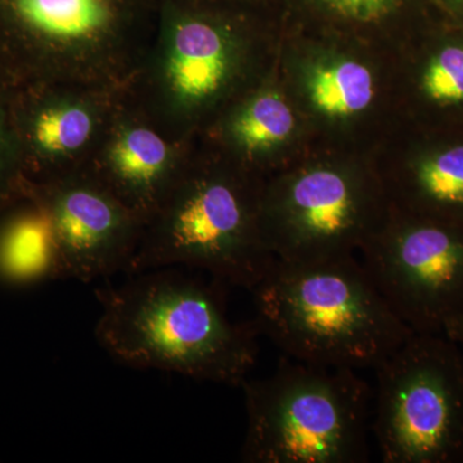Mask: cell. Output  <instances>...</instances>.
<instances>
[{"mask_svg": "<svg viewBox=\"0 0 463 463\" xmlns=\"http://www.w3.org/2000/svg\"><path fill=\"white\" fill-rule=\"evenodd\" d=\"M443 335H446L448 339L452 340L463 350V310L448 323Z\"/></svg>", "mask_w": 463, "mask_h": 463, "instance_id": "20", "label": "cell"}, {"mask_svg": "<svg viewBox=\"0 0 463 463\" xmlns=\"http://www.w3.org/2000/svg\"><path fill=\"white\" fill-rule=\"evenodd\" d=\"M158 0H0V78L9 87L123 90L147 53Z\"/></svg>", "mask_w": 463, "mask_h": 463, "instance_id": "5", "label": "cell"}, {"mask_svg": "<svg viewBox=\"0 0 463 463\" xmlns=\"http://www.w3.org/2000/svg\"><path fill=\"white\" fill-rule=\"evenodd\" d=\"M251 292L258 331L295 361L376 370L414 334L354 255L276 259Z\"/></svg>", "mask_w": 463, "mask_h": 463, "instance_id": "2", "label": "cell"}, {"mask_svg": "<svg viewBox=\"0 0 463 463\" xmlns=\"http://www.w3.org/2000/svg\"><path fill=\"white\" fill-rule=\"evenodd\" d=\"M249 463H364L373 390L352 368L281 359L270 376L245 380Z\"/></svg>", "mask_w": 463, "mask_h": 463, "instance_id": "6", "label": "cell"}, {"mask_svg": "<svg viewBox=\"0 0 463 463\" xmlns=\"http://www.w3.org/2000/svg\"><path fill=\"white\" fill-rule=\"evenodd\" d=\"M205 0H158L156 30L121 96L174 142H194L249 80V27Z\"/></svg>", "mask_w": 463, "mask_h": 463, "instance_id": "4", "label": "cell"}, {"mask_svg": "<svg viewBox=\"0 0 463 463\" xmlns=\"http://www.w3.org/2000/svg\"><path fill=\"white\" fill-rule=\"evenodd\" d=\"M330 11L359 23H371L385 16L401 0H319Z\"/></svg>", "mask_w": 463, "mask_h": 463, "instance_id": "19", "label": "cell"}, {"mask_svg": "<svg viewBox=\"0 0 463 463\" xmlns=\"http://www.w3.org/2000/svg\"><path fill=\"white\" fill-rule=\"evenodd\" d=\"M27 196L50 216L62 279L90 282L127 273L145 222L90 167L51 181L29 182Z\"/></svg>", "mask_w": 463, "mask_h": 463, "instance_id": "11", "label": "cell"}, {"mask_svg": "<svg viewBox=\"0 0 463 463\" xmlns=\"http://www.w3.org/2000/svg\"><path fill=\"white\" fill-rule=\"evenodd\" d=\"M194 142L166 138L120 93L90 170L146 224L181 176Z\"/></svg>", "mask_w": 463, "mask_h": 463, "instance_id": "12", "label": "cell"}, {"mask_svg": "<svg viewBox=\"0 0 463 463\" xmlns=\"http://www.w3.org/2000/svg\"><path fill=\"white\" fill-rule=\"evenodd\" d=\"M11 87L0 78V213L27 196L29 181L9 111Z\"/></svg>", "mask_w": 463, "mask_h": 463, "instance_id": "18", "label": "cell"}, {"mask_svg": "<svg viewBox=\"0 0 463 463\" xmlns=\"http://www.w3.org/2000/svg\"><path fill=\"white\" fill-rule=\"evenodd\" d=\"M362 264L414 334H443L463 310V230L401 212L361 249Z\"/></svg>", "mask_w": 463, "mask_h": 463, "instance_id": "8", "label": "cell"}, {"mask_svg": "<svg viewBox=\"0 0 463 463\" xmlns=\"http://www.w3.org/2000/svg\"><path fill=\"white\" fill-rule=\"evenodd\" d=\"M121 90L75 83L11 87L9 111L27 181L90 167Z\"/></svg>", "mask_w": 463, "mask_h": 463, "instance_id": "10", "label": "cell"}, {"mask_svg": "<svg viewBox=\"0 0 463 463\" xmlns=\"http://www.w3.org/2000/svg\"><path fill=\"white\" fill-rule=\"evenodd\" d=\"M417 93L431 114L463 127V26L432 39L417 70Z\"/></svg>", "mask_w": 463, "mask_h": 463, "instance_id": "16", "label": "cell"}, {"mask_svg": "<svg viewBox=\"0 0 463 463\" xmlns=\"http://www.w3.org/2000/svg\"><path fill=\"white\" fill-rule=\"evenodd\" d=\"M295 128L294 112L273 90L249 91L219 116L199 139L243 169L254 173L259 164L283 145Z\"/></svg>", "mask_w": 463, "mask_h": 463, "instance_id": "13", "label": "cell"}, {"mask_svg": "<svg viewBox=\"0 0 463 463\" xmlns=\"http://www.w3.org/2000/svg\"><path fill=\"white\" fill-rule=\"evenodd\" d=\"M261 194L252 173L197 139L127 273L187 265L252 291L276 261L261 236Z\"/></svg>", "mask_w": 463, "mask_h": 463, "instance_id": "3", "label": "cell"}, {"mask_svg": "<svg viewBox=\"0 0 463 463\" xmlns=\"http://www.w3.org/2000/svg\"><path fill=\"white\" fill-rule=\"evenodd\" d=\"M373 431L385 463H463V350L412 334L376 368Z\"/></svg>", "mask_w": 463, "mask_h": 463, "instance_id": "7", "label": "cell"}, {"mask_svg": "<svg viewBox=\"0 0 463 463\" xmlns=\"http://www.w3.org/2000/svg\"><path fill=\"white\" fill-rule=\"evenodd\" d=\"M310 102L331 118H349L370 108L374 99L373 72L358 61L339 60L317 67L307 81Z\"/></svg>", "mask_w": 463, "mask_h": 463, "instance_id": "17", "label": "cell"}, {"mask_svg": "<svg viewBox=\"0 0 463 463\" xmlns=\"http://www.w3.org/2000/svg\"><path fill=\"white\" fill-rule=\"evenodd\" d=\"M383 222L364 185L336 166L307 167L261 194V236L279 260L353 255Z\"/></svg>", "mask_w": 463, "mask_h": 463, "instance_id": "9", "label": "cell"}, {"mask_svg": "<svg viewBox=\"0 0 463 463\" xmlns=\"http://www.w3.org/2000/svg\"><path fill=\"white\" fill-rule=\"evenodd\" d=\"M96 289L99 345L132 367L241 386L258 355L254 322L232 321L212 286L174 270Z\"/></svg>", "mask_w": 463, "mask_h": 463, "instance_id": "1", "label": "cell"}, {"mask_svg": "<svg viewBox=\"0 0 463 463\" xmlns=\"http://www.w3.org/2000/svg\"><path fill=\"white\" fill-rule=\"evenodd\" d=\"M205 2H216V0H205Z\"/></svg>", "mask_w": 463, "mask_h": 463, "instance_id": "22", "label": "cell"}, {"mask_svg": "<svg viewBox=\"0 0 463 463\" xmlns=\"http://www.w3.org/2000/svg\"><path fill=\"white\" fill-rule=\"evenodd\" d=\"M447 137L408 163L401 212L463 230V128Z\"/></svg>", "mask_w": 463, "mask_h": 463, "instance_id": "14", "label": "cell"}, {"mask_svg": "<svg viewBox=\"0 0 463 463\" xmlns=\"http://www.w3.org/2000/svg\"><path fill=\"white\" fill-rule=\"evenodd\" d=\"M56 234L44 207L26 196L0 213V283L29 288L60 279Z\"/></svg>", "mask_w": 463, "mask_h": 463, "instance_id": "15", "label": "cell"}, {"mask_svg": "<svg viewBox=\"0 0 463 463\" xmlns=\"http://www.w3.org/2000/svg\"><path fill=\"white\" fill-rule=\"evenodd\" d=\"M452 16L461 18L463 21V0H441Z\"/></svg>", "mask_w": 463, "mask_h": 463, "instance_id": "21", "label": "cell"}]
</instances>
